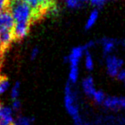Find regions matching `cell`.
<instances>
[{
    "label": "cell",
    "mask_w": 125,
    "mask_h": 125,
    "mask_svg": "<svg viewBox=\"0 0 125 125\" xmlns=\"http://www.w3.org/2000/svg\"><path fill=\"white\" fill-rule=\"evenodd\" d=\"M84 66H85L86 69L89 71L93 70L94 66V58H93L92 54L89 53V51H86L85 54H84Z\"/></svg>",
    "instance_id": "obj_14"
},
{
    "label": "cell",
    "mask_w": 125,
    "mask_h": 125,
    "mask_svg": "<svg viewBox=\"0 0 125 125\" xmlns=\"http://www.w3.org/2000/svg\"><path fill=\"white\" fill-rule=\"evenodd\" d=\"M10 0H0V13L8 10V7L10 6Z\"/></svg>",
    "instance_id": "obj_19"
},
{
    "label": "cell",
    "mask_w": 125,
    "mask_h": 125,
    "mask_svg": "<svg viewBox=\"0 0 125 125\" xmlns=\"http://www.w3.org/2000/svg\"><path fill=\"white\" fill-rule=\"evenodd\" d=\"M124 61L121 58L113 54L106 56L105 59V68L106 72L112 77H117L118 73L123 69Z\"/></svg>",
    "instance_id": "obj_3"
},
{
    "label": "cell",
    "mask_w": 125,
    "mask_h": 125,
    "mask_svg": "<svg viewBox=\"0 0 125 125\" xmlns=\"http://www.w3.org/2000/svg\"><path fill=\"white\" fill-rule=\"evenodd\" d=\"M86 50L83 46H77L71 50L66 58V61L69 63L70 67H78L81 59L84 56Z\"/></svg>",
    "instance_id": "obj_4"
},
{
    "label": "cell",
    "mask_w": 125,
    "mask_h": 125,
    "mask_svg": "<svg viewBox=\"0 0 125 125\" xmlns=\"http://www.w3.org/2000/svg\"><path fill=\"white\" fill-rule=\"evenodd\" d=\"M8 87H9L8 78L6 77H4V76L0 75V94H3Z\"/></svg>",
    "instance_id": "obj_16"
},
{
    "label": "cell",
    "mask_w": 125,
    "mask_h": 125,
    "mask_svg": "<svg viewBox=\"0 0 125 125\" xmlns=\"http://www.w3.org/2000/svg\"><path fill=\"white\" fill-rule=\"evenodd\" d=\"M10 12L15 23H31L37 15L29 4L21 0H10Z\"/></svg>",
    "instance_id": "obj_2"
},
{
    "label": "cell",
    "mask_w": 125,
    "mask_h": 125,
    "mask_svg": "<svg viewBox=\"0 0 125 125\" xmlns=\"http://www.w3.org/2000/svg\"><path fill=\"white\" fill-rule=\"evenodd\" d=\"M0 120L4 122L5 124L11 125L12 122V112L10 107L3 106L2 104L0 105Z\"/></svg>",
    "instance_id": "obj_10"
},
{
    "label": "cell",
    "mask_w": 125,
    "mask_h": 125,
    "mask_svg": "<svg viewBox=\"0 0 125 125\" xmlns=\"http://www.w3.org/2000/svg\"><path fill=\"white\" fill-rule=\"evenodd\" d=\"M38 54H39V49H38V47H35V48H33L32 50H31V54H30V56H31V60L36 59V58L38 57Z\"/></svg>",
    "instance_id": "obj_20"
},
{
    "label": "cell",
    "mask_w": 125,
    "mask_h": 125,
    "mask_svg": "<svg viewBox=\"0 0 125 125\" xmlns=\"http://www.w3.org/2000/svg\"><path fill=\"white\" fill-rule=\"evenodd\" d=\"M0 125H9V124H5L4 122H3V121H2V120H0Z\"/></svg>",
    "instance_id": "obj_23"
},
{
    "label": "cell",
    "mask_w": 125,
    "mask_h": 125,
    "mask_svg": "<svg viewBox=\"0 0 125 125\" xmlns=\"http://www.w3.org/2000/svg\"><path fill=\"white\" fill-rule=\"evenodd\" d=\"M105 109L110 111H120L125 109V98L121 96H109L106 97L102 104Z\"/></svg>",
    "instance_id": "obj_5"
},
{
    "label": "cell",
    "mask_w": 125,
    "mask_h": 125,
    "mask_svg": "<svg viewBox=\"0 0 125 125\" xmlns=\"http://www.w3.org/2000/svg\"><path fill=\"white\" fill-rule=\"evenodd\" d=\"M98 19H99V10H94L89 13V16H88L87 20H86L85 23V28L86 29H90L93 26L95 25V23L97 22Z\"/></svg>",
    "instance_id": "obj_11"
},
{
    "label": "cell",
    "mask_w": 125,
    "mask_h": 125,
    "mask_svg": "<svg viewBox=\"0 0 125 125\" xmlns=\"http://www.w3.org/2000/svg\"><path fill=\"white\" fill-rule=\"evenodd\" d=\"M21 102H20V100H14V102H13V109L14 110H15V111H18L19 109H20V107H21Z\"/></svg>",
    "instance_id": "obj_22"
},
{
    "label": "cell",
    "mask_w": 125,
    "mask_h": 125,
    "mask_svg": "<svg viewBox=\"0 0 125 125\" xmlns=\"http://www.w3.org/2000/svg\"><path fill=\"white\" fill-rule=\"evenodd\" d=\"M82 89L83 93L89 97H92L93 94L96 91L95 86H94V82L92 77L89 76L83 79L82 81Z\"/></svg>",
    "instance_id": "obj_9"
},
{
    "label": "cell",
    "mask_w": 125,
    "mask_h": 125,
    "mask_svg": "<svg viewBox=\"0 0 125 125\" xmlns=\"http://www.w3.org/2000/svg\"><path fill=\"white\" fill-rule=\"evenodd\" d=\"M89 0H65V3L67 8L76 10V9H79Z\"/></svg>",
    "instance_id": "obj_12"
},
{
    "label": "cell",
    "mask_w": 125,
    "mask_h": 125,
    "mask_svg": "<svg viewBox=\"0 0 125 125\" xmlns=\"http://www.w3.org/2000/svg\"><path fill=\"white\" fill-rule=\"evenodd\" d=\"M100 43L101 45L102 51L105 54V55H110L115 50L117 45L118 44V42L116 39L110 38H104L100 41Z\"/></svg>",
    "instance_id": "obj_8"
},
{
    "label": "cell",
    "mask_w": 125,
    "mask_h": 125,
    "mask_svg": "<svg viewBox=\"0 0 125 125\" xmlns=\"http://www.w3.org/2000/svg\"><path fill=\"white\" fill-rule=\"evenodd\" d=\"M91 98L94 100V101L95 102L96 104H103L105 100L106 99V96H105V93H104L103 91L96 90Z\"/></svg>",
    "instance_id": "obj_15"
},
{
    "label": "cell",
    "mask_w": 125,
    "mask_h": 125,
    "mask_svg": "<svg viewBox=\"0 0 125 125\" xmlns=\"http://www.w3.org/2000/svg\"><path fill=\"white\" fill-rule=\"evenodd\" d=\"M64 104L66 112L73 120L74 125H89V123L81 114V105L78 94L73 84L68 83L65 89Z\"/></svg>",
    "instance_id": "obj_1"
},
{
    "label": "cell",
    "mask_w": 125,
    "mask_h": 125,
    "mask_svg": "<svg viewBox=\"0 0 125 125\" xmlns=\"http://www.w3.org/2000/svg\"><path fill=\"white\" fill-rule=\"evenodd\" d=\"M79 77V68L78 67H70L69 74H68V80L69 83L74 84L77 82Z\"/></svg>",
    "instance_id": "obj_13"
},
{
    "label": "cell",
    "mask_w": 125,
    "mask_h": 125,
    "mask_svg": "<svg viewBox=\"0 0 125 125\" xmlns=\"http://www.w3.org/2000/svg\"><path fill=\"white\" fill-rule=\"evenodd\" d=\"M116 77H117L118 80L123 81V82L125 83V69L123 68V69L118 73V74H117V76Z\"/></svg>",
    "instance_id": "obj_21"
},
{
    "label": "cell",
    "mask_w": 125,
    "mask_h": 125,
    "mask_svg": "<svg viewBox=\"0 0 125 125\" xmlns=\"http://www.w3.org/2000/svg\"><path fill=\"white\" fill-rule=\"evenodd\" d=\"M105 2H107V1H112V0H105Z\"/></svg>",
    "instance_id": "obj_24"
},
{
    "label": "cell",
    "mask_w": 125,
    "mask_h": 125,
    "mask_svg": "<svg viewBox=\"0 0 125 125\" xmlns=\"http://www.w3.org/2000/svg\"><path fill=\"white\" fill-rule=\"evenodd\" d=\"M14 25H15V21L10 10H6L0 13V31H3V30L12 31Z\"/></svg>",
    "instance_id": "obj_6"
},
{
    "label": "cell",
    "mask_w": 125,
    "mask_h": 125,
    "mask_svg": "<svg viewBox=\"0 0 125 125\" xmlns=\"http://www.w3.org/2000/svg\"><path fill=\"white\" fill-rule=\"evenodd\" d=\"M29 27V23H15L13 30H12L14 39L20 40L25 38L28 33Z\"/></svg>",
    "instance_id": "obj_7"
},
{
    "label": "cell",
    "mask_w": 125,
    "mask_h": 125,
    "mask_svg": "<svg viewBox=\"0 0 125 125\" xmlns=\"http://www.w3.org/2000/svg\"><path fill=\"white\" fill-rule=\"evenodd\" d=\"M89 2L93 5V6L95 7L96 10H98L99 8L103 7V5L105 3V0H89Z\"/></svg>",
    "instance_id": "obj_18"
},
{
    "label": "cell",
    "mask_w": 125,
    "mask_h": 125,
    "mask_svg": "<svg viewBox=\"0 0 125 125\" xmlns=\"http://www.w3.org/2000/svg\"><path fill=\"white\" fill-rule=\"evenodd\" d=\"M19 89H20V83L17 82L15 84V86L13 87L12 89V91H11V96L13 98V100H17L18 98V95H19Z\"/></svg>",
    "instance_id": "obj_17"
}]
</instances>
